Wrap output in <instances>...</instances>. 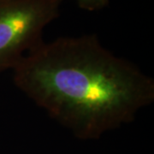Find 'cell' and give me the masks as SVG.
Listing matches in <instances>:
<instances>
[{
  "label": "cell",
  "mask_w": 154,
  "mask_h": 154,
  "mask_svg": "<svg viewBox=\"0 0 154 154\" xmlns=\"http://www.w3.org/2000/svg\"><path fill=\"white\" fill-rule=\"evenodd\" d=\"M17 88L81 140H97L154 100V82L96 34L42 41L13 69Z\"/></svg>",
  "instance_id": "cell-1"
},
{
  "label": "cell",
  "mask_w": 154,
  "mask_h": 154,
  "mask_svg": "<svg viewBox=\"0 0 154 154\" xmlns=\"http://www.w3.org/2000/svg\"><path fill=\"white\" fill-rule=\"evenodd\" d=\"M63 0H0V73L14 69L43 40Z\"/></svg>",
  "instance_id": "cell-2"
},
{
  "label": "cell",
  "mask_w": 154,
  "mask_h": 154,
  "mask_svg": "<svg viewBox=\"0 0 154 154\" xmlns=\"http://www.w3.org/2000/svg\"><path fill=\"white\" fill-rule=\"evenodd\" d=\"M77 5L87 11H98L103 10L109 5L110 0H75Z\"/></svg>",
  "instance_id": "cell-3"
}]
</instances>
